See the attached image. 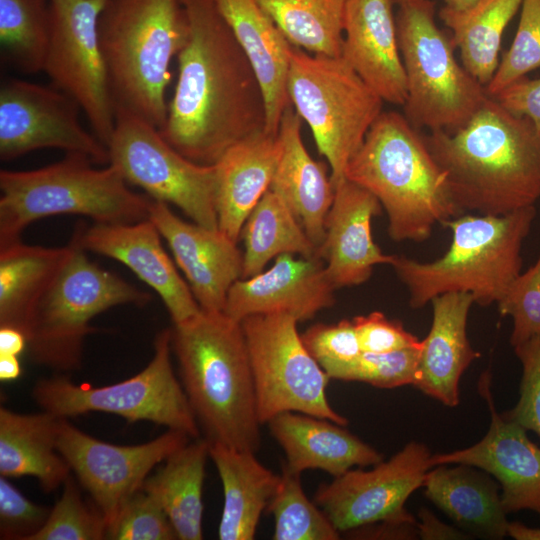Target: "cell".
Listing matches in <instances>:
<instances>
[{
  "mask_svg": "<svg viewBox=\"0 0 540 540\" xmlns=\"http://www.w3.org/2000/svg\"><path fill=\"white\" fill-rule=\"evenodd\" d=\"M189 21L162 137L181 155L214 165L237 142L266 130L256 74L216 0H182Z\"/></svg>",
  "mask_w": 540,
  "mask_h": 540,
  "instance_id": "1",
  "label": "cell"
},
{
  "mask_svg": "<svg viewBox=\"0 0 540 540\" xmlns=\"http://www.w3.org/2000/svg\"><path fill=\"white\" fill-rule=\"evenodd\" d=\"M424 139L463 213L501 216L540 198V133L494 98L462 127Z\"/></svg>",
  "mask_w": 540,
  "mask_h": 540,
  "instance_id": "2",
  "label": "cell"
},
{
  "mask_svg": "<svg viewBox=\"0 0 540 540\" xmlns=\"http://www.w3.org/2000/svg\"><path fill=\"white\" fill-rule=\"evenodd\" d=\"M171 333L182 386L205 439L258 452L262 423L241 322L201 309Z\"/></svg>",
  "mask_w": 540,
  "mask_h": 540,
  "instance_id": "3",
  "label": "cell"
},
{
  "mask_svg": "<svg viewBox=\"0 0 540 540\" xmlns=\"http://www.w3.org/2000/svg\"><path fill=\"white\" fill-rule=\"evenodd\" d=\"M345 178L372 193L397 242H422L438 223L463 213L449 193L422 130L397 111H382L355 155Z\"/></svg>",
  "mask_w": 540,
  "mask_h": 540,
  "instance_id": "4",
  "label": "cell"
},
{
  "mask_svg": "<svg viewBox=\"0 0 540 540\" xmlns=\"http://www.w3.org/2000/svg\"><path fill=\"white\" fill-rule=\"evenodd\" d=\"M188 34L182 0H108L98 35L115 113H130L158 129L164 125L171 62Z\"/></svg>",
  "mask_w": 540,
  "mask_h": 540,
  "instance_id": "5",
  "label": "cell"
},
{
  "mask_svg": "<svg viewBox=\"0 0 540 540\" xmlns=\"http://www.w3.org/2000/svg\"><path fill=\"white\" fill-rule=\"evenodd\" d=\"M529 206L506 215H460L446 221L452 241L438 259L421 262L394 256L390 266L409 292L412 308L439 295L466 292L475 303H497L521 273L522 246L536 217Z\"/></svg>",
  "mask_w": 540,
  "mask_h": 540,
  "instance_id": "6",
  "label": "cell"
},
{
  "mask_svg": "<svg viewBox=\"0 0 540 540\" xmlns=\"http://www.w3.org/2000/svg\"><path fill=\"white\" fill-rule=\"evenodd\" d=\"M84 155L68 153L59 162L28 171H0V247L21 240L36 220L83 215L94 223L145 220L151 200L133 192L118 169L94 168Z\"/></svg>",
  "mask_w": 540,
  "mask_h": 540,
  "instance_id": "7",
  "label": "cell"
},
{
  "mask_svg": "<svg viewBox=\"0 0 540 540\" xmlns=\"http://www.w3.org/2000/svg\"><path fill=\"white\" fill-rule=\"evenodd\" d=\"M395 17L407 84L404 116L428 132L462 127L488 94L456 60L451 37L436 24L435 3L418 0L401 5Z\"/></svg>",
  "mask_w": 540,
  "mask_h": 540,
  "instance_id": "8",
  "label": "cell"
},
{
  "mask_svg": "<svg viewBox=\"0 0 540 540\" xmlns=\"http://www.w3.org/2000/svg\"><path fill=\"white\" fill-rule=\"evenodd\" d=\"M287 91L336 186L383 111L384 101L341 56L314 54L293 45Z\"/></svg>",
  "mask_w": 540,
  "mask_h": 540,
  "instance_id": "9",
  "label": "cell"
},
{
  "mask_svg": "<svg viewBox=\"0 0 540 540\" xmlns=\"http://www.w3.org/2000/svg\"><path fill=\"white\" fill-rule=\"evenodd\" d=\"M68 260L36 306L26 331L31 360L57 371L81 366L90 321L119 305L144 306L151 296L93 263L75 245Z\"/></svg>",
  "mask_w": 540,
  "mask_h": 540,
  "instance_id": "10",
  "label": "cell"
},
{
  "mask_svg": "<svg viewBox=\"0 0 540 540\" xmlns=\"http://www.w3.org/2000/svg\"><path fill=\"white\" fill-rule=\"evenodd\" d=\"M171 335V329L158 333L149 364L126 380L93 387L77 385L64 375L55 376L38 381L33 398L43 411L59 418L105 412L129 422L150 421L197 439L199 425L171 364Z\"/></svg>",
  "mask_w": 540,
  "mask_h": 540,
  "instance_id": "11",
  "label": "cell"
},
{
  "mask_svg": "<svg viewBox=\"0 0 540 540\" xmlns=\"http://www.w3.org/2000/svg\"><path fill=\"white\" fill-rule=\"evenodd\" d=\"M291 315H253L241 321L252 368L260 422L298 412L345 426L348 420L329 404L331 379L306 349Z\"/></svg>",
  "mask_w": 540,
  "mask_h": 540,
  "instance_id": "12",
  "label": "cell"
},
{
  "mask_svg": "<svg viewBox=\"0 0 540 540\" xmlns=\"http://www.w3.org/2000/svg\"><path fill=\"white\" fill-rule=\"evenodd\" d=\"M115 115L108 164L153 200L173 204L194 223L218 229L215 165L187 159L148 122L124 111Z\"/></svg>",
  "mask_w": 540,
  "mask_h": 540,
  "instance_id": "13",
  "label": "cell"
},
{
  "mask_svg": "<svg viewBox=\"0 0 540 540\" xmlns=\"http://www.w3.org/2000/svg\"><path fill=\"white\" fill-rule=\"evenodd\" d=\"M108 0H50L51 33L43 71L76 101L107 147L115 106L101 52L98 22Z\"/></svg>",
  "mask_w": 540,
  "mask_h": 540,
  "instance_id": "14",
  "label": "cell"
},
{
  "mask_svg": "<svg viewBox=\"0 0 540 540\" xmlns=\"http://www.w3.org/2000/svg\"><path fill=\"white\" fill-rule=\"evenodd\" d=\"M80 107L57 88L9 79L0 88V158L16 159L43 148L80 154L93 163H109L107 147L87 132Z\"/></svg>",
  "mask_w": 540,
  "mask_h": 540,
  "instance_id": "15",
  "label": "cell"
},
{
  "mask_svg": "<svg viewBox=\"0 0 540 540\" xmlns=\"http://www.w3.org/2000/svg\"><path fill=\"white\" fill-rule=\"evenodd\" d=\"M184 432L168 431L152 441L120 446L98 440L61 418L57 448L90 494L108 526L151 470L190 442Z\"/></svg>",
  "mask_w": 540,
  "mask_h": 540,
  "instance_id": "16",
  "label": "cell"
},
{
  "mask_svg": "<svg viewBox=\"0 0 540 540\" xmlns=\"http://www.w3.org/2000/svg\"><path fill=\"white\" fill-rule=\"evenodd\" d=\"M431 456L424 444L410 442L371 470L350 469L320 485L313 501L340 533L381 521L410 519L413 516L404 505L433 468Z\"/></svg>",
  "mask_w": 540,
  "mask_h": 540,
  "instance_id": "17",
  "label": "cell"
},
{
  "mask_svg": "<svg viewBox=\"0 0 540 540\" xmlns=\"http://www.w3.org/2000/svg\"><path fill=\"white\" fill-rule=\"evenodd\" d=\"M479 391L491 413L488 432L468 448L432 455L431 464L480 468L500 483L506 514L528 509L540 516V447L528 438L526 429L496 411L488 372L481 376Z\"/></svg>",
  "mask_w": 540,
  "mask_h": 540,
  "instance_id": "18",
  "label": "cell"
},
{
  "mask_svg": "<svg viewBox=\"0 0 540 540\" xmlns=\"http://www.w3.org/2000/svg\"><path fill=\"white\" fill-rule=\"evenodd\" d=\"M336 288L320 256L282 254L268 270L238 279L230 288L224 313L241 322L253 315L285 313L310 320L335 304Z\"/></svg>",
  "mask_w": 540,
  "mask_h": 540,
  "instance_id": "19",
  "label": "cell"
},
{
  "mask_svg": "<svg viewBox=\"0 0 540 540\" xmlns=\"http://www.w3.org/2000/svg\"><path fill=\"white\" fill-rule=\"evenodd\" d=\"M148 219L168 243L200 308L224 311L228 292L243 273L237 242L219 229L184 221L162 201L151 200Z\"/></svg>",
  "mask_w": 540,
  "mask_h": 540,
  "instance_id": "20",
  "label": "cell"
},
{
  "mask_svg": "<svg viewBox=\"0 0 540 540\" xmlns=\"http://www.w3.org/2000/svg\"><path fill=\"white\" fill-rule=\"evenodd\" d=\"M150 219L134 223H94L78 230L72 243L84 251L117 260L127 266L162 299L174 324L201 310L190 287L181 278Z\"/></svg>",
  "mask_w": 540,
  "mask_h": 540,
  "instance_id": "21",
  "label": "cell"
},
{
  "mask_svg": "<svg viewBox=\"0 0 540 540\" xmlns=\"http://www.w3.org/2000/svg\"><path fill=\"white\" fill-rule=\"evenodd\" d=\"M382 209L372 193L346 178L335 186L319 254L336 289L361 285L374 266L392 264L395 255L383 253L371 232L372 219Z\"/></svg>",
  "mask_w": 540,
  "mask_h": 540,
  "instance_id": "22",
  "label": "cell"
},
{
  "mask_svg": "<svg viewBox=\"0 0 540 540\" xmlns=\"http://www.w3.org/2000/svg\"><path fill=\"white\" fill-rule=\"evenodd\" d=\"M394 0H347L341 57L384 102L403 106L407 97Z\"/></svg>",
  "mask_w": 540,
  "mask_h": 540,
  "instance_id": "23",
  "label": "cell"
},
{
  "mask_svg": "<svg viewBox=\"0 0 540 540\" xmlns=\"http://www.w3.org/2000/svg\"><path fill=\"white\" fill-rule=\"evenodd\" d=\"M277 134L259 131L237 142L214 164L218 229L238 243L250 213L270 189L281 155Z\"/></svg>",
  "mask_w": 540,
  "mask_h": 540,
  "instance_id": "24",
  "label": "cell"
},
{
  "mask_svg": "<svg viewBox=\"0 0 540 540\" xmlns=\"http://www.w3.org/2000/svg\"><path fill=\"white\" fill-rule=\"evenodd\" d=\"M433 318L422 341L414 386L425 394L454 407L459 402V381L469 365L480 356L467 337V319L474 297L449 292L430 302Z\"/></svg>",
  "mask_w": 540,
  "mask_h": 540,
  "instance_id": "25",
  "label": "cell"
},
{
  "mask_svg": "<svg viewBox=\"0 0 540 540\" xmlns=\"http://www.w3.org/2000/svg\"><path fill=\"white\" fill-rule=\"evenodd\" d=\"M301 128V117L288 106L280 121L282 151L270 189L283 199L319 250L335 186L326 164L314 160L307 151Z\"/></svg>",
  "mask_w": 540,
  "mask_h": 540,
  "instance_id": "26",
  "label": "cell"
},
{
  "mask_svg": "<svg viewBox=\"0 0 540 540\" xmlns=\"http://www.w3.org/2000/svg\"><path fill=\"white\" fill-rule=\"evenodd\" d=\"M266 424L285 454V465L300 474L319 469L335 478L354 466L376 465L383 460L376 449L328 419L284 412Z\"/></svg>",
  "mask_w": 540,
  "mask_h": 540,
  "instance_id": "27",
  "label": "cell"
},
{
  "mask_svg": "<svg viewBox=\"0 0 540 540\" xmlns=\"http://www.w3.org/2000/svg\"><path fill=\"white\" fill-rule=\"evenodd\" d=\"M216 1L263 91L266 130L277 134L282 115L291 105L287 77L292 45L255 0Z\"/></svg>",
  "mask_w": 540,
  "mask_h": 540,
  "instance_id": "28",
  "label": "cell"
},
{
  "mask_svg": "<svg viewBox=\"0 0 540 540\" xmlns=\"http://www.w3.org/2000/svg\"><path fill=\"white\" fill-rule=\"evenodd\" d=\"M60 420L47 411L22 414L1 407V476H32L46 492L64 484L71 469L57 448Z\"/></svg>",
  "mask_w": 540,
  "mask_h": 540,
  "instance_id": "29",
  "label": "cell"
},
{
  "mask_svg": "<svg viewBox=\"0 0 540 540\" xmlns=\"http://www.w3.org/2000/svg\"><path fill=\"white\" fill-rule=\"evenodd\" d=\"M256 453L222 444L209 445L224 492L218 527L221 540H252L261 515L275 494L280 474L258 461Z\"/></svg>",
  "mask_w": 540,
  "mask_h": 540,
  "instance_id": "30",
  "label": "cell"
},
{
  "mask_svg": "<svg viewBox=\"0 0 540 540\" xmlns=\"http://www.w3.org/2000/svg\"><path fill=\"white\" fill-rule=\"evenodd\" d=\"M426 497L467 534L488 539L507 535L508 521L497 485L469 465H438L423 483Z\"/></svg>",
  "mask_w": 540,
  "mask_h": 540,
  "instance_id": "31",
  "label": "cell"
},
{
  "mask_svg": "<svg viewBox=\"0 0 540 540\" xmlns=\"http://www.w3.org/2000/svg\"><path fill=\"white\" fill-rule=\"evenodd\" d=\"M73 250L41 247L21 240L0 247V327L26 335L31 316Z\"/></svg>",
  "mask_w": 540,
  "mask_h": 540,
  "instance_id": "32",
  "label": "cell"
},
{
  "mask_svg": "<svg viewBox=\"0 0 540 540\" xmlns=\"http://www.w3.org/2000/svg\"><path fill=\"white\" fill-rule=\"evenodd\" d=\"M209 445L206 439L188 442L141 487L161 505L181 540L203 538L202 495Z\"/></svg>",
  "mask_w": 540,
  "mask_h": 540,
  "instance_id": "33",
  "label": "cell"
},
{
  "mask_svg": "<svg viewBox=\"0 0 540 540\" xmlns=\"http://www.w3.org/2000/svg\"><path fill=\"white\" fill-rule=\"evenodd\" d=\"M521 4L522 0H478L464 10L443 6L439 11L463 67L485 87L499 65L503 33Z\"/></svg>",
  "mask_w": 540,
  "mask_h": 540,
  "instance_id": "34",
  "label": "cell"
},
{
  "mask_svg": "<svg viewBox=\"0 0 540 540\" xmlns=\"http://www.w3.org/2000/svg\"><path fill=\"white\" fill-rule=\"evenodd\" d=\"M241 236L245 243L242 278L257 275L282 254L320 256L293 212L271 189L250 213Z\"/></svg>",
  "mask_w": 540,
  "mask_h": 540,
  "instance_id": "35",
  "label": "cell"
},
{
  "mask_svg": "<svg viewBox=\"0 0 540 540\" xmlns=\"http://www.w3.org/2000/svg\"><path fill=\"white\" fill-rule=\"evenodd\" d=\"M291 45L340 57L347 0H255Z\"/></svg>",
  "mask_w": 540,
  "mask_h": 540,
  "instance_id": "36",
  "label": "cell"
},
{
  "mask_svg": "<svg viewBox=\"0 0 540 540\" xmlns=\"http://www.w3.org/2000/svg\"><path fill=\"white\" fill-rule=\"evenodd\" d=\"M50 33V0H0L2 54L20 71H43Z\"/></svg>",
  "mask_w": 540,
  "mask_h": 540,
  "instance_id": "37",
  "label": "cell"
},
{
  "mask_svg": "<svg viewBox=\"0 0 540 540\" xmlns=\"http://www.w3.org/2000/svg\"><path fill=\"white\" fill-rule=\"evenodd\" d=\"M266 510L274 518V540H338L341 533L306 496L301 474L282 465L278 488Z\"/></svg>",
  "mask_w": 540,
  "mask_h": 540,
  "instance_id": "38",
  "label": "cell"
},
{
  "mask_svg": "<svg viewBox=\"0 0 540 540\" xmlns=\"http://www.w3.org/2000/svg\"><path fill=\"white\" fill-rule=\"evenodd\" d=\"M107 522L94 505L84 503L76 482L70 476L44 525L29 540L106 539Z\"/></svg>",
  "mask_w": 540,
  "mask_h": 540,
  "instance_id": "39",
  "label": "cell"
},
{
  "mask_svg": "<svg viewBox=\"0 0 540 540\" xmlns=\"http://www.w3.org/2000/svg\"><path fill=\"white\" fill-rule=\"evenodd\" d=\"M420 349L421 346L386 353L362 352L355 360L333 367L326 373L331 379L359 381L379 388L414 385Z\"/></svg>",
  "mask_w": 540,
  "mask_h": 540,
  "instance_id": "40",
  "label": "cell"
},
{
  "mask_svg": "<svg viewBox=\"0 0 540 540\" xmlns=\"http://www.w3.org/2000/svg\"><path fill=\"white\" fill-rule=\"evenodd\" d=\"M540 68V0H522L520 20L509 49L503 54L485 89L494 97L504 88Z\"/></svg>",
  "mask_w": 540,
  "mask_h": 540,
  "instance_id": "41",
  "label": "cell"
},
{
  "mask_svg": "<svg viewBox=\"0 0 540 540\" xmlns=\"http://www.w3.org/2000/svg\"><path fill=\"white\" fill-rule=\"evenodd\" d=\"M106 539L174 540L177 534L161 505L139 489L123 505L108 526Z\"/></svg>",
  "mask_w": 540,
  "mask_h": 540,
  "instance_id": "42",
  "label": "cell"
},
{
  "mask_svg": "<svg viewBox=\"0 0 540 540\" xmlns=\"http://www.w3.org/2000/svg\"><path fill=\"white\" fill-rule=\"evenodd\" d=\"M497 305L502 316L513 319V347L540 334V255L533 266L511 282Z\"/></svg>",
  "mask_w": 540,
  "mask_h": 540,
  "instance_id": "43",
  "label": "cell"
},
{
  "mask_svg": "<svg viewBox=\"0 0 540 540\" xmlns=\"http://www.w3.org/2000/svg\"><path fill=\"white\" fill-rule=\"evenodd\" d=\"M302 341L325 372L349 363L362 354L352 320L314 324L301 334Z\"/></svg>",
  "mask_w": 540,
  "mask_h": 540,
  "instance_id": "44",
  "label": "cell"
},
{
  "mask_svg": "<svg viewBox=\"0 0 540 540\" xmlns=\"http://www.w3.org/2000/svg\"><path fill=\"white\" fill-rule=\"evenodd\" d=\"M522 364L519 399L504 416L540 435V334L514 346Z\"/></svg>",
  "mask_w": 540,
  "mask_h": 540,
  "instance_id": "45",
  "label": "cell"
},
{
  "mask_svg": "<svg viewBox=\"0 0 540 540\" xmlns=\"http://www.w3.org/2000/svg\"><path fill=\"white\" fill-rule=\"evenodd\" d=\"M50 511L27 499L6 477L0 479L1 539L29 540L46 522Z\"/></svg>",
  "mask_w": 540,
  "mask_h": 540,
  "instance_id": "46",
  "label": "cell"
},
{
  "mask_svg": "<svg viewBox=\"0 0 540 540\" xmlns=\"http://www.w3.org/2000/svg\"><path fill=\"white\" fill-rule=\"evenodd\" d=\"M362 352L386 353L420 347L422 341L406 331L400 321L388 319L374 311L352 319Z\"/></svg>",
  "mask_w": 540,
  "mask_h": 540,
  "instance_id": "47",
  "label": "cell"
},
{
  "mask_svg": "<svg viewBox=\"0 0 540 540\" xmlns=\"http://www.w3.org/2000/svg\"><path fill=\"white\" fill-rule=\"evenodd\" d=\"M492 98L512 114L528 119L540 133V78L522 77Z\"/></svg>",
  "mask_w": 540,
  "mask_h": 540,
  "instance_id": "48",
  "label": "cell"
},
{
  "mask_svg": "<svg viewBox=\"0 0 540 540\" xmlns=\"http://www.w3.org/2000/svg\"><path fill=\"white\" fill-rule=\"evenodd\" d=\"M345 533L354 538L368 539H414L418 536L417 520L414 517L404 520H387L366 525Z\"/></svg>",
  "mask_w": 540,
  "mask_h": 540,
  "instance_id": "49",
  "label": "cell"
},
{
  "mask_svg": "<svg viewBox=\"0 0 540 540\" xmlns=\"http://www.w3.org/2000/svg\"><path fill=\"white\" fill-rule=\"evenodd\" d=\"M418 536L424 540L437 539H469L470 535L461 529L449 526L431 513L428 509L423 508L419 511Z\"/></svg>",
  "mask_w": 540,
  "mask_h": 540,
  "instance_id": "50",
  "label": "cell"
},
{
  "mask_svg": "<svg viewBox=\"0 0 540 540\" xmlns=\"http://www.w3.org/2000/svg\"><path fill=\"white\" fill-rule=\"evenodd\" d=\"M27 349V337L19 329L0 327V355L21 354Z\"/></svg>",
  "mask_w": 540,
  "mask_h": 540,
  "instance_id": "51",
  "label": "cell"
},
{
  "mask_svg": "<svg viewBox=\"0 0 540 540\" xmlns=\"http://www.w3.org/2000/svg\"><path fill=\"white\" fill-rule=\"evenodd\" d=\"M22 368L18 356L0 355V379L1 381H11L19 378Z\"/></svg>",
  "mask_w": 540,
  "mask_h": 540,
  "instance_id": "52",
  "label": "cell"
},
{
  "mask_svg": "<svg viewBox=\"0 0 540 540\" xmlns=\"http://www.w3.org/2000/svg\"><path fill=\"white\" fill-rule=\"evenodd\" d=\"M507 535L516 540H540V528L528 527L520 522H509Z\"/></svg>",
  "mask_w": 540,
  "mask_h": 540,
  "instance_id": "53",
  "label": "cell"
},
{
  "mask_svg": "<svg viewBox=\"0 0 540 540\" xmlns=\"http://www.w3.org/2000/svg\"><path fill=\"white\" fill-rule=\"evenodd\" d=\"M445 6L454 10H464L474 5L478 0H444Z\"/></svg>",
  "mask_w": 540,
  "mask_h": 540,
  "instance_id": "54",
  "label": "cell"
},
{
  "mask_svg": "<svg viewBox=\"0 0 540 540\" xmlns=\"http://www.w3.org/2000/svg\"><path fill=\"white\" fill-rule=\"evenodd\" d=\"M394 1L395 3L398 4V6H401V5L408 4V3L418 1V0H394Z\"/></svg>",
  "mask_w": 540,
  "mask_h": 540,
  "instance_id": "55",
  "label": "cell"
}]
</instances>
